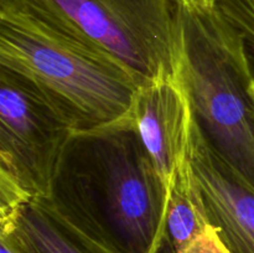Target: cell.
<instances>
[{
	"label": "cell",
	"mask_w": 254,
	"mask_h": 253,
	"mask_svg": "<svg viewBox=\"0 0 254 253\" xmlns=\"http://www.w3.org/2000/svg\"><path fill=\"white\" fill-rule=\"evenodd\" d=\"M37 201L107 253H159L165 238L168 193L134 124L72 134Z\"/></svg>",
	"instance_id": "obj_1"
},
{
	"label": "cell",
	"mask_w": 254,
	"mask_h": 253,
	"mask_svg": "<svg viewBox=\"0 0 254 253\" xmlns=\"http://www.w3.org/2000/svg\"><path fill=\"white\" fill-rule=\"evenodd\" d=\"M64 30L126 67L140 86L180 74L179 0H0Z\"/></svg>",
	"instance_id": "obj_4"
},
{
	"label": "cell",
	"mask_w": 254,
	"mask_h": 253,
	"mask_svg": "<svg viewBox=\"0 0 254 253\" xmlns=\"http://www.w3.org/2000/svg\"><path fill=\"white\" fill-rule=\"evenodd\" d=\"M0 253H16L7 241L0 238Z\"/></svg>",
	"instance_id": "obj_11"
},
{
	"label": "cell",
	"mask_w": 254,
	"mask_h": 253,
	"mask_svg": "<svg viewBox=\"0 0 254 253\" xmlns=\"http://www.w3.org/2000/svg\"><path fill=\"white\" fill-rule=\"evenodd\" d=\"M191 164L210 225L228 253H254V191L212 150L196 121Z\"/></svg>",
	"instance_id": "obj_7"
},
{
	"label": "cell",
	"mask_w": 254,
	"mask_h": 253,
	"mask_svg": "<svg viewBox=\"0 0 254 253\" xmlns=\"http://www.w3.org/2000/svg\"><path fill=\"white\" fill-rule=\"evenodd\" d=\"M193 122L192 107L180 74L140 87L134 126L166 193L176 173L190 161Z\"/></svg>",
	"instance_id": "obj_6"
},
{
	"label": "cell",
	"mask_w": 254,
	"mask_h": 253,
	"mask_svg": "<svg viewBox=\"0 0 254 253\" xmlns=\"http://www.w3.org/2000/svg\"><path fill=\"white\" fill-rule=\"evenodd\" d=\"M180 77L212 150L254 191V72L242 35L215 2L179 0Z\"/></svg>",
	"instance_id": "obj_3"
},
{
	"label": "cell",
	"mask_w": 254,
	"mask_h": 253,
	"mask_svg": "<svg viewBox=\"0 0 254 253\" xmlns=\"http://www.w3.org/2000/svg\"><path fill=\"white\" fill-rule=\"evenodd\" d=\"M215 5L242 35L254 72V0H216Z\"/></svg>",
	"instance_id": "obj_10"
},
{
	"label": "cell",
	"mask_w": 254,
	"mask_h": 253,
	"mask_svg": "<svg viewBox=\"0 0 254 253\" xmlns=\"http://www.w3.org/2000/svg\"><path fill=\"white\" fill-rule=\"evenodd\" d=\"M207 1H210V2H215L216 0H207Z\"/></svg>",
	"instance_id": "obj_12"
},
{
	"label": "cell",
	"mask_w": 254,
	"mask_h": 253,
	"mask_svg": "<svg viewBox=\"0 0 254 253\" xmlns=\"http://www.w3.org/2000/svg\"><path fill=\"white\" fill-rule=\"evenodd\" d=\"M72 134L30 84L0 68V174L46 200Z\"/></svg>",
	"instance_id": "obj_5"
},
{
	"label": "cell",
	"mask_w": 254,
	"mask_h": 253,
	"mask_svg": "<svg viewBox=\"0 0 254 253\" xmlns=\"http://www.w3.org/2000/svg\"><path fill=\"white\" fill-rule=\"evenodd\" d=\"M0 68L32 87L73 133L134 124L140 83L119 62L0 1Z\"/></svg>",
	"instance_id": "obj_2"
},
{
	"label": "cell",
	"mask_w": 254,
	"mask_h": 253,
	"mask_svg": "<svg viewBox=\"0 0 254 253\" xmlns=\"http://www.w3.org/2000/svg\"><path fill=\"white\" fill-rule=\"evenodd\" d=\"M0 238L16 253H107L62 225L37 200L26 203L10 225L0 227Z\"/></svg>",
	"instance_id": "obj_8"
},
{
	"label": "cell",
	"mask_w": 254,
	"mask_h": 253,
	"mask_svg": "<svg viewBox=\"0 0 254 253\" xmlns=\"http://www.w3.org/2000/svg\"><path fill=\"white\" fill-rule=\"evenodd\" d=\"M210 226L205 201L190 161L176 173L168 192L164 245L178 253Z\"/></svg>",
	"instance_id": "obj_9"
}]
</instances>
